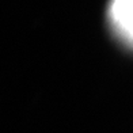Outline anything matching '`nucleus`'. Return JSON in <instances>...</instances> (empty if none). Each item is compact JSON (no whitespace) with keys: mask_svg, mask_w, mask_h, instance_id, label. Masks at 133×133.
Returning <instances> with one entry per match:
<instances>
[{"mask_svg":"<svg viewBox=\"0 0 133 133\" xmlns=\"http://www.w3.org/2000/svg\"><path fill=\"white\" fill-rule=\"evenodd\" d=\"M107 19L116 37L133 50V0H110Z\"/></svg>","mask_w":133,"mask_h":133,"instance_id":"nucleus-1","label":"nucleus"}]
</instances>
